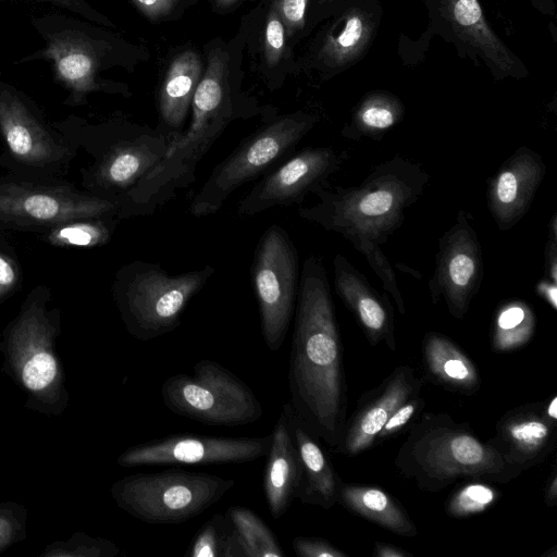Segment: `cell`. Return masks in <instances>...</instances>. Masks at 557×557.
I'll list each match as a JSON object with an SVG mask.
<instances>
[{
    "label": "cell",
    "instance_id": "e575fe53",
    "mask_svg": "<svg viewBox=\"0 0 557 557\" xmlns=\"http://www.w3.org/2000/svg\"><path fill=\"white\" fill-rule=\"evenodd\" d=\"M55 361L48 352H39L28 360L23 369L25 385L34 391L46 387L54 377Z\"/></svg>",
    "mask_w": 557,
    "mask_h": 557
},
{
    "label": "cell",
    "instance_id": "52a82bcc",
    "mask_svg": "<svg viewBox=\"0 0 557 557\" xmlns=\"http://www.w3.org/2000/svg\"><path fill=\"white\" fill-rule=\"evenodd\" d=\"M161 397L173 413L207 425L239 426L253 423L263 414L251 388L209 359L199 360L190 373L168 377L161 386Z\"/></svg>",
    "mask_w": 557,
    "mask_h": 557
},
{
    "label": "cell",
    "instance_id": "d590c367",
    "mask_svg": "<svg viewBox=\"0 0 557 557\" xmlns=\"http://www.w3.org/2000/svg\"><path fill=\"white\" fill-rule=\"evenodd\" d=\"M308 2L309 0H273V7L285 25L287 37L304 28Z\"/></svg>",
    "mask_w": 557,
    "mask_h": 557
},
{
    "label": "cell",
    "instance_id": "836d02e7",
    "mask_svg": "<svg viewBox=\"0 0 557 557\" xmlns=\"http://www.w3.org/2000/svg\"><path fill=\"white\" fill-rule=\"evenodd\" d=\"M286 37L285 25L272 5L264 29V55L269 65L274 66L280 62L284 53Z\"/></svg>",
    "mask_w": 557,
    "mask_h": 557
},
{
    "label": "cell",
    "instance_id": "ab89813d",
    "mask_svg": "<svg viewBox=\"0 0 557 557\" xmlns=\"http://www.w3.org/2000/svg\"><path fill=\"white\" fill-rule=\"evenodd\" d=\"M37 2H45L51 5L63 8L69 10L75 14L81 15L82 17H86L88 20L107 24L108 21L101 14H99L96 10H94L86 1L84 0H34Z\"/></svg>",
    "mask_w": 557,
    "mask_h": 557
},
{
    "label": "cell",
    "instance_id": "2e32d148",
    "mask_svg": "<svg viewBox=\"0 0 557 557\" xmlns=\"http://www.w3.org/2000/svg\"><path fill=\"white\" fill-rule=\"evenodd\" d=\"M176 137L148 127H133L115 140L98 166L101 187L120 200L146 177L165 157Z\"/></svg>",
    "mask_w": 557,
    "mask_h": 557
},
{
    "label": "cell",
    "instance_id": "b9f144b4",
    "mask_svg": "<svg viewBox=\"0 0 557 557\" xmlns=\"http://www.w3.org/2000/svg\"><path fill=\"white\" fill-rule=\"evenodd\" d=\"M16 281V273L11 262L0 255V292L10 288Z\"/></svg>",
    "mask_w": 557,
    "mask_h": 557
},
{
    "label": "cell",
    "instance_id": "83f0119b",
    "mask_svg": "<svg viewBox=\"0 0 557 557\" xmlns=\"http://www.w3.org/2000/svg\"><path fill=\"white\" fill-rule=\"evenodd\" d=\"M244 557H284L286 554L269 525L251 509L232 506L225 513Z\"/></svg>",
    "mask_w": 557,
    "mask_h": 557
},
{
    "label": "cell",
    "instance_id": "30bf717a",
    "mask_svg": "<svg viewBox=\"0 0 557 557\" xmlns=\"http://www.w3.org/2000/svg\"><path fill=\"white\" fill-rule=\"evenodd\" d=\"M431 25L450 41L460 57L483 63L495 79L528 75L522 61L505 45L486 21L478 0H424Z\"/></svg>",
    "mask_w": 557,
    "mask_h": 557
},
{
    "label": "cell",
    "instance_id": "5b68a950",
    "mask_svg": "<svg viewBox=\"0 0 557 557\" xmlns=\"http://www.w3.org/2000/svg\"><path fill=\"white\" fill-rule=\"evenodd\" d=\"M318 120L313 114L296 111L268 121L244 138L195 194L190 214L202 218L216 213L236 189L290 157Z\"/></svg>",
    "mask_w": 557,
    "mask_h": 557
},
{
    "label": "cell",
    "instance_id": "603a6c76",
    "mask_svg": "<svg viewBox=\"0 0 557 557\" xmlns=\"http://www.w3.org/2000/svg\"><path fill=\"white\" fill-rule=\"evenodd\" d=\"M283 406L302 470L297 498L304 504L330 509L338 500L339 488L332 463L318 438L300 421L289 401Z\"/></svg>",
    "mask_w": 557,
    "mask_h": 557
},
{
    "label": "cell",
    "instance_id": "6da1fadb",
    "mask_svg": "<svg viewBox=\"0 0 557 557\" xmlns=\"http://www.w3.org/2000/svg\"><path fill=\"white\" fill-rule=\"evenodd\" d=\"M289 355V404L317 437L339 447L346 428V384L335 308L323 260L301 267Z\"/></svg>",
    "mask_w": 557,
    "mask_h": 557
},
{
    "label": "cell",
    "instance_id": "ac0fdd59",
    "mask_svg": "<svg viewBox=\"0 0 557 557\" xmlns=\"http://www.w3.org/2000/svg\"><path fill=\"white\" fill-rule=\"evenodd\" d=\"M334 285L337 295L354 313L368 341L375 346L385 341L395 349L393 307L343 255L333 259Z\"/></svg>",
    "mask_w": 557,
    "mask_h": 557
},
{
    "label": "cell",
    "instance_id": "c3c4849f",
    "mask_svg": "<svg viewBox=\"0 0 557 557\" xmlns=\"http://www.w3.org/2000/svg\"><path fill=\"white\" fill-rule=\"evenodd\" d=\"M238 0H215V3L220 8H227V7L234 4Z\"/></svg>",
    "mask_w": 557,
    "mask_h": 557
},
{
    "label": "cell",
    "instance_id": "7402d4cb",
    "mask_svg": "<svg viewBox=\"0 0 557 557\" xmlns=\"http://www.w3.org/2000/svg\"><path fill=\"white\" fill-rule=\"evenodd\" d=\"M420 385L421 381L411 369H396L377 397L368 403L346 426L341 450L356 455L370 447L394 411L417 396Z\"/></svg>",
    "mask_w": 557,
    "mask_h": 557
},
{
    "label": "cell",
    "instance_id": "5bb4252c",
    "mask_svg": "<svg viewBox=\"0 0 557 557\" xmlns=\"http://www.w3.org/2000/svg\"><path fill=\"white\" fill-rule=\"evenodd\" d=\"M119 199L69 191L0 186V222L51 224L119 215Z\"/></svg>",
    "mask_w": 557,
    "mask_h": 557
},
{
    "label": "cell",
    "instance_id": "7a4b0ae2",
    "mask_svg": "<svg viewBox=\"0 0 557 557\" xmlns=\"http://www.w3.org/2000/svg\"><path fill=\"white\" fill-rule=\"evenodd\" d=\"M429 173L416 162L395 154L379 163L359 185L329 188L312 194L319 201L301 207L298 215L352 246L361 242L382 245L405 221V212L424 193Z\"/></svg>",
    "mask_w": 557,
    "mask_h": 557
},
{
    "label": "cell",
    "instance_id": "4316f807",
    "mask_svg": "<svg viewBox=\"0 0 557 557\" xmlns=\"http://www.w3.org/2000/svg\"><path fill=\"white\" fill-rule=\"evenodd\" d=\"M423 354L431 374L445 385L460 391H472L479 386L480 380L474 364L446 336L426 334Z\"/></svg>",
    "mask_w": 557,
    "mask_h": 557
},
{
    "label": "cell",
    "instance_id": "f546056e",
    "mask_svg": "<svg viewBox=\"0 0 557 557\" xmlns=\"http://www.w3.org/2000/svg\"><path fill=\"white\" fill-rule=\"evenodd\" d=\"M185 556L244 557L228 519L219 513L201 527Z\"/></svg>",
    "mask_w": 557,
    "mask_h": 557
},
{
    "label": "cell",
    "instance_id": "ba28073f",
    "mask_svg": "<svg viewBox=\"0 0 557 557\" xmlns=\"http://www.w3.org/2000/svg\"><path fill=\"white\" fill-rule=\"evenodd\" d=\"M299 275L290 236L282 226L271 224L258 242L251 265L261 333L271 351H277L285 342L295 313Z\"/></svg>",
    "mask_w": 557,
    "mask_h": 557
},
{
    "label": "cell",
    "instance_id": "cb8c5ba5",
    "mask_svg": "<svg viewBox=\"0 0 557 557\" xmlns=\"http://www.w3.org/2000/svg\"><path fill=\"white\" fill-rule=\"evenodd\" d=\"M201 78V60L197 52L186 50L171 62L159 91V114L163 132L177 138L190 109Z\"/></svg>",
    "mask_w": 557,
    "mask_h": 557
},
{
    "label": "cell",
    "instance_id": "8fae6325",
    "mask_svg": "<svg viewBox=\"0 0 557 557\" xmlns=\"http://www.w3.org/2000/svg\"><path fill=\"white\" fill-rule=\"evenodd\" d=\"M473 218L459 210L455 223L438 239L435 269L429 280L433 304L444 298L449 313L461 319L483 280V253Z\"/></svg>",
    "mask_w": 557,
    "mask_h": 557
},
{
    "label": "cell",
    "instance_id": "60d3db41",
    "mask_svg": "<svg viewBox=\"0 0 557 557\" xmlns=\"http://www.w3.org/2000/svg\"><path fill=\"white\" fill-rule=\"evenodd\" d=\"M138 10L150 20L169 15L180 0H132Z\"/></svg>",
    "mask_w": 557,
    "mask_h": 557
},
{
    "label": "cell",
    "instance_id": "7c38bea8",
    "mask_svg": "<svg viewBox=\"0 0 557 557\" xmlns=\"http://www.w3.org/2000/svg\"><path fill=\"white\" fill-rule=\"evenodd\" d=\"M342 162L343 154L332 147H308L294 152L240 199L237 214L248 218L272 208L301 205L309 194L327 185Z\"/></svg>",
    "mask_w": 557,
    "mask_h": 557
},
{
    "label": "cell",
    "instance_id": "44dd1931",
    "mask_svg": "<svg viewBox=\"0 0 557 557\" xmlns=\"http://www.w3.org/2000/svg\"><path fill=\"white\" fill-rule=\"evenodd\" d=\"M271 435L263 472V492L271 517L278 519L297 498L302 476L299 455L284 406Z\"/></svg>",
    "mask_w": 557,
    "mask_h": 557
},
{
    "label": "cell",
    "instance_id": "d6a6232c",
    "mask_svg": "<svg viewBox=\"0 0 557 557\" xmlns=\"http://www.w3.org/2000/svg\"><path fill=\"white\" fill-rule=\"evenodd\" d=\"M354 248L364 256L371 269L381 280L384 289L392 295L399 312L405 314V302L397 286L395 273L380 246L371 242H361L355 245Z\"/></svg>",
    "mask_w": 557,
    "mask_h": 557
},
{
    "label": "cell",
    "instance_id": "8992f818",
    "mask_svg": "<svg viewBox=\"0 0 557 557\" xmlns=\"http://www.w3.org/2000/svg\"><path fill=\"white\" fill-rule=\"evenodd\" d=\"M235 480L185 470L137 473L115 486L119 505L152 524H176L199 516L234 487Z\"/></svg>",
    "mask_w": 557,
    "mask_h": 557
},
{
    "label": "cell",
    "instance_id": "3957f363",
    "mask_svg": "<svg viewBox=\"0 0 557 557\" xmlns=\"http://www.w3.org/2000/svg\"><path fill=\"white\" fill-rule=\"evenodd\" d=\"M214 272L210 264L178 274L141 260L125 265L115 294L128 332L139 341H151L174 331L190 299Z\"/></svg>",
    "mask_w": 557,
    "mask_h": 557
},
{
    "label": "cell",
    "instance_id": "484cf974",
    "mask_svg": "<svg viewBox=\"0 0 557 557\" xmlns=\"http://www.w3.org/2000/svg\"><path fill=\"white\" fill-rule=\"evenodd\" d=\"M404 115L405 107L399 98L386 91H372L357 104L341 135L349 140H381Z\"/></svg>",
    "mask_w": 557,
    "mask_h": 557
},
{
    "label": "cell",
    "instance_id": "74e56055",
    "mask_svg": "<svg viewBox=\"0 0 557 557\" xmlns=\"http://www.w3.org/2000/svg\"><path fill=\"white\" fill-rule=\"evenodd\" d=\"M423 406L424 401L418 398V396H414L404 403L394 411L392 417L379 432L376 438H386L401 430Z\"/></svg>",
    "mask_w": 557,
    "mask_h": 557
},
{
    "label": "cell",
    "instance_id": "7dc6e473",
    "mask_svg": "<svg viewBox=\"0 0 557 557\" xmlns=\"http://www.w3.org/2000/svg\"><path fill=\"white\" fill-rule=\"evenodd\" d=\"M544 414L549 418L550 420L556 421L557 420V397L554 396L549 404L546 406L545 409H543Z\"/></svg>",
    "mask_w": 557,
    "mask_h": 557
},
{
    "label": "cell",
    "instance_id": "4dcf8cb0",
    "mask_svg": "<svg viewBox=\"0 0 557 557\" xmlns=\"http://www.w3.org/2000/svg\"><path fill=\"white\" fill-rule=\"evenodd\" d=\"M497 498L495 490L483 483H470L448 500L446 510L454 517H467L485 511Z\"/></svg>",
    "mask_w": 557,
    "mask_h": 557
},
{
    "label": "cell",
    "instance_id": "bcb514c9",
    "mask_svg": "<svg viewBox=\"0 0 557 557\" xmlns=\"http://www.w3.org/2000/svg\"><path fill=\"white\" fill-rule=\"evenodd\" d=\"M557 498V476L554 473L553 478L545 491V502L547 505L553 506L556 503Z\"/></svg>",
    "mask_w": 557,
    "mask_h": 557
},
{
    "label": "cell",
    "instance_id": "277c9868",
    "mask_svg": "<svg viewBox=\"0 0 557 557\" xmlns=\"http://www.w3.org/2000/svg\"><path fill=\"white\" fill-rule=\"evenodd\" d=\"M398 468L424 490L436 491L459 476L505 478L506 467L492 444H484L460 425L416 428L396 459Z\"/></svg>",
    "mask_w": 557,
    "mask_h": 557
},
{
    "label": "cell",
    "instance_id": "f35d334b",
    "mask_svg": "<svg viewBox=\"0 0 557 557\" xmlns=\"http://www.w3.org/2000/svg\"><path fill=\"white\" fill-rule=\"evenodd\" d=\"M544 280L557 284V213L548 223V237L544 251Z\"/></svg>",
    "mask_w": 557,
    "mask_h": 557
},
{
    "label": "cell",
    "instance_id": "ffe728a7",
    "mask_svg": "<svg viewBox=\"0 0 557 557\" xmlns=\"http://www.w3.org/2000/svg\"><path fill=\"white\" fill-rule=\"evenodd\" d=\"M0 129L11 151L27 162L51 161L57 147L26 101V97L0 76Z\"/></svg>",
    "mask_w": 557,
    "mask_h": 557
},
{
    "label": "cell",
    "instance_id": "9c48e42d",
    "mask_svg": "<svg viewBox=\"0 0 557 557\" xmlns=\"http://www.w3.org/2000/svg\"><path fill=\"white\" fill-rule=\"evenodd\" d=\"M32 23L46 41V47L21 62L47 60L54 78L65 87L75 102L89 92L106 90L99 82L101 45L89 33L88 25L73 16L47 14L33 17Z\"/></svg>",
    "mask_w": 557,
    "mask_h": 557
},
{
    "label": "cell",
    "instance_id": "9a60e30c",
    "mask_svg": "<svg viewBox=\"0 0 557 557\" xmlns=\"http://www.w3.org/2000/svg\"><path fill=\"white\" fill-rule=\"evenodd\" d=\"M545 174L542 156L525 146L500 164L486 189L487 208L499 231H509L525 215Z\"/></svg>",
    "mask_w": 557,
    "mask_h": 557
},
{
    "label": "cell",
    "instance_id": "4fadbf2b",
    "mask_svg": "<svg viewBox=\"0 0 557 557\" xmlns=\"http://www.w3.org/2000/svg\"><path fill=\"white\" fill-rule=\"evenodd\" d=\"M271 440V434L260 437L170 434L132 446L117 462L123 467L244 463L267 456Z\"/></svg>",
    "mask_w": 557,
    "mask_h": 557
},
{
    "label": "cell",
    "instance_id": "f6af8a7d",
    "mask_svg": "<svg viewBox=\"0 0 557 557\" xmlns=\"http://www.w3.org/2000/svg\"><path fill=\"white\" fill-rule=\"evenodd\" d=\"M534 9L544 15L555 14V4L553 0H530Z\"/></svg>",
    "mask_w": 557,
    "mask_h": 557
},
{
    "label": "cell",
    "instance_id": "d6986e66",
    "mask_svg": "<svg viewBox=\"0 0 557 557\" xmlns=\"http://www.w3.org/2000/svg\"><path fill=\"white\" fill-rule=\"evenodd\" d=\"M556 440V421L535 409L510 412L498 423L491 444L499 453L509 476L542 460Z\"/></svg>",
    "mask_w": 557,
    "mask_h": 557
},
{
    "label": "cell",
    "instance_id": "e0dca14e",
    "mask_svg": "<svg viewBox=\"0 0 557 557\" xmlns=\"http://www.w3.org/2000/svg\"><path fill=\"white\" fill-rule=\"evenodd\" d=\"M381 18L374 0H351L333 18L317 49L319 67L337 74L355 64L369 48Z\"/></svg>",
    "mask_w": 557,
    "mask_h": 557
},
{
    "label": "cell",
    "instance_id": "d4e9b609",
    "mask_svg": "<svg viewBox=\"0 0 557 557\" xmlns=\"http://www.w3.org/2000/svg\"><path fill=\"white\" fill-rule=\"evenodd\" d=\"M338 500L358 515L403 536H414L417 529L404 509L384 491L361 485H342Z\"/></svg>",
    "mask_w": 557,
    "mask_h": 557
},
{
    "label": "cell",
    "instance_id": "f1b7e54d",
    "mask_svg": "<svg viewBox=\"0 0 557 557\" xmlns=\"http://www.w3.org/2000/svg\"><path fill=\"white\" fill-rule=\"evenodd\" d=\"M532 309L521 300L504 304L497 311L493 331V348L510 351L527 344L534 333Z\"/></svg>",
    "mask_w": 557,
    "mask_h": 557
},
{
    "label": "cell",
    "instance_id": "ee69618b",
    "mask_svg": "<svg viewBox=\"0 0 557 557\" xmlns=\"http://www.w3.org/2000/svg\"><path fill=\"white\" fill-rule=\"evenodd\" d=\"M374 555L376 557H407L409 554L398 547L376 543Z\"/></svg>",
    "mask_w": 557,
    "mask_h": 557
},
{
    "label": "cell",
    "instance_id": "1f68e13d",
    "mask_svg": "<svg viewBox=\"0 0 557 557\" xmlns=\"http://www.w3.org/2000/svg\"><path fill=\"white\" fill-rule=\"evenodd\" d=\"M111 218V216H110ZM110 218L90 219L88 222H74L57 230L54 238L74 246L91 247L107 243L112 227Z\"/></svg>",
    "mask_w": 557,
    "mask_h": 557
},
{
    "label": "cell",
    "instance_id": "8d00e7d4",
    "mask_svg": "<svg viewBox=\"0 0 557 557\" xmlns=\"http://www.w3.org/2000/svg\"><path fill=\"white\" fill-rule=\"evenodd\" d=\"M292 546L299 557H347L341 549L319 537L297 536Z\"/></svg>",
    "mask_w": 557,
    "mask_h": 557
},
{
    "label": "cell",
    "instance_id": "7bdbcfd3",
    "mask_svg": "<svg viewBox=\"0 0 557 557\" xmlns=\"http://www.w3.org/2000/svg\"><path fill=\"white\" fill-rule=\"evenodd\" d=\"M537 294L554 309L557 310V284L542 278L537 283Z\"/></svg>",
    "mask_w": 557,
    "mask_h": 557
}]
</instances>
